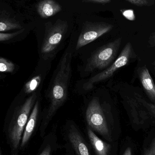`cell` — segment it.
<instances>
[{
  "mask_svg": "<svg viewBox=\"0 0 155 155\" xmlns=\"http://www.w3.org/2000/svg\"><path fill=\"white\" fill-rule=\"evenodd\" d=\"M51 147L50 145H48L40 155H51Z\"/></svg>",
  "mask_w": 155,
  "mask_h": 155,
  "instance_id": "23",
  "label": "cell"
},
{
  "mask_svg": "<svg viewBox=\"0 0 155 155\" xmlns=\"http://www.w3.org/2000/svg\"><path fill=\"white\" fill-rule=\"evenodd\" d=\"M123 15L125 18L130 20H133L135 18L133 11L126 10L123 12Z\"/></svg>",
  "mask_w": 155,
  "mask_h": 155,
  "instance_id": "21",
  "label": "cell"
},
{
  "mask_svg": "<svg viewBox=\"0 0 155 155\" xmlns=\"http://www.w3.org/2000/svg\"><path fill=\"white\" fill-rule=\"evenodd\" d=\"M22 27L16 20L12 18L6 12H1L0 17L1 32L14 29H22Z\"/></svg>",
  "mask_w": 155,
  "mask_h": 155,
  "instance_id": "13",
  "label": "cell"
},
{
  "mask_svg": "<svg viewBox=\"0 0 155 155\" xmlns=\"http://www.w3.org/2000/svg\"><path fill=\"white\" fill-rule=\"evenodd\" d=\"M71 53H65L59 64L58 70L53 80L50 92L51 103L44 121L41 125V130L45 129L49 122L67 99L68 86L71 76Z\"/></svg>",
  "mask_w": 155,
  "mask_h": 155,
  "instance_id": "1",
  "label": "cell"
},
{
  "mask_svg": "<svg viewBox=\"0 0 155 155\" xmlns=\"http://www.w3.org/2000/svg\"><path fill=\"white\" fill-rule=\"evenodd\" d=\"M66 21L58 20L54 24L46 26L45 38L41 46L42 57L48 59L51 57L57 47L60 44L68 30Z\"/></svg>",
  "mask_w": 155,
  "mask_h": 155,
  "instance_id": "5",
  "label": "cell"
},
{
  "mask_svg": "<svg viewBox=\"0 0 155 155\" xmlns=\"http://www.w3.org/2000/svg\"><path fill=\"white\" fill-rule=\"evenodd\" d=\"M90 141L97 155H108L110 145L98 137L90 127L87 128Z\"/></svg>",
  "mask_w": 155,
  "mask_h": 155,
  "instance_id": "12",
  "label": "cell"
},
{
  "mask_svg": "<svg viewBox=\"0 0 155 155\" xmlns=\"http://www.w3.org/2000/svg\"><path fill=\"white\" fill-rule=\"evenodd\" d=\"M38 12L41 17L47 18L56 15L61 11L60 4L53 0H45L40 2L37 6Z\"/></svg>",
  "mask_w": 155,
  "mask_h": 155,
  "instance_id": "11",
  "label": "cell"
},
{
  "mask_svg": "<svg viewBox=\"0 0 155 155\" xmlns=\"http://www.w3.org/2000/svg\"><path fill=\"white\" fill-rule=\"evenodd\" d=\"M123 155H132V152H131V150L130 148H127Z\"/></svg>",
  "mask_w": 155,
  "mask_h": 155,
  "instance_id": "24",
  "label": "cell"
},
{
  "mask_svg": "<svg viewBox=\"0 0 155 155\" xmlns=\"http://www.w3.org/2000/svg\"><path fill=\"white\" fill-rule=\"evenodd\" d=\"M36 98L37 95L34 93L14 111L8 131V138L13 150H16L19 146L23 130L26 127L30 116V113L35 104Z\"/></svg>",
  "mask_w": 155,
  "mask_h": 155,
  "instance_id": "2",
  "label": "cell"
},
{
  "mask_svg": "<svg viewBox=\"0 0 155 155\" xmlns=\"http://www.w3.org/2000/svg\"><path fill=\"white\" fill-rule=\"evenodd\" d=\"M113 27L112 24L105 22H85L78 39L76 49H79L96 40L111 31Z\"/></svg>",
  "mask_w": 155,
  "mask_h": 155,
  "instance_id": "7",
  "label": "cell"
},
{
  "mask_svg": "<svg viewBox=\"0 0 155 155\" xmlns=\"http://www.w3.org/2000/svg\"><path fill=\"white\" fill-rule=\"evenodd\" d=\"M152 64L154 67H155V61H153V62H152Z\"/></svg>",
  "mask_w": 155,
  "mask_h": 155,
  "instance_id": "26",
  "label": "cell"
},
{
  "mask_svg": "<svg viewBox=\"0 0 155 155\" xmlns=\"http://www.w3.org/2000/svg\"><path fill=\"white\" fill-rule=\"evenodd\" d=\"M121 41V38H118L99 48L89 59L85 71L90 73L107 68L117 58Z\"/></svg>",
  "mask_w": 155,
  "mask_h": 155,
  "instance_id": "3",
  "label": "cell"
},
{
  "mask_svg": "<svg viewBox=\"0 0 155 155\" xmlns=\"http://www.w3.org/2000/svg\"><path fill=\"white\" fill-rule=\"evenodd\" d=\"M68 138L77 155H91L83 137L74 127L70 130Z\"/></svg>",
  "mask_w": 155,
  "mask_h": 155,
  "instance_id": "9",
  "label": "cell"
},
{
  "mask_svg": "<svg viewBox=\"0 0 155 155\" xmlns=\"http://www.w3.org/2000/svg\"><path fill=\"white\" fill-rule=\"evenodd\" d=\"M148 43L152 48H155V31L152 32L148 39Z\"/></svg>",
  "mask_w": 155,
  "mask_h": 155,
  "instance_id": "22",
  "label": "cell"
},
{
  "mask_svg": "<svg viewBox=\"0 0 155 155\" xmlns=\"http://www.w3.org/2000/svg\"><path fill=\"white\" fill-rule=\"evenodd\" d=\"M135 96H136L137 99L140 102L142 103L147 108V109L149 110L150 111H151V113L154 115V116H155V105L148 103L145 100L143 99V98L140 97V95H138V94H136Z\"/></svg>",
  "mask_w": 155,
  "mask_h": 155,
  "instance_id": "18",
  "label": "cell"
},
{
  "mask_svg": "<svg viewBox=\"0 0 155 155\" xmlns=\"http://www.w3.org/2000/svg\"><path fill=\"white\" fill-rule=\"evenodd\" d=\"M39 107V101H37L33 107V109L31 113L26 127L24 130L21 144V148H23L27 144L34 131L38 116Z\"/></svg>",
  "mask_w": 155,
  "mask_h": 155,
  "instance_id": "10",
  "label": "cell"
},
{
  "mask_svg": "<svg viewBox=\"0 0 155 155\" xmlns=\"http://www.w3.org/2000/svg\"><path fill=\"white\" fill-rule=\"evenodd\" d=\"M154 71H155V67H154Z\"/></svg>",
  "mask_w": 155,
  "mask_h": 155,
  "instance_id": "27",
  "label": "cell"
},
{
  "mask_svg": "<svg viewBox=\"0 0 155 155\" xmlns=\"http://www.w3.org/2000/svg\"><path fill=\"white\" fill-rule=\"evenodd\" d=\"M144 155H155V137L152 140L149 147L145 150Z\"/></svg>",
  "mask_w": 155,
  "mask_h": 155,
  "instance_id": "19",
  "label": "cell"
},
{
  "mask_svg": "<svg viewBox=\"0 0 155 155\" xmlns=\"http://www.w3.org/2000/svg\"><path fill=\"white\" fill-rule=\"evenodd\" d=\"M137 58V55L135 53L132 44L130 42H128L115 61L107 68L91 78L88 81L84 84L83 88L86 90L91 89L95 84L111 78L116 71L128 64Z\"/></svg>",
  "mask_w": 155,
  "mask_h": 155,
  "instance_id": "4",
  "label": "cell"
},
{
  "mask_svg": "<svg viewBox=\"0 0 155 155\" xmlns=\"http://www.w3.org/2000/svg\"><path fill=\"white\" fill-rule=\"evenodd\" d=\"M24 31V29H22L18 31L17 32H14V33H5L1 32V33H0V41L1 42H3V41L9 40L14 38L15 36H17V35L20 34L21 33L23 32Z\"/></svg>",
  "mask_w": 155,
  "mask_h": 155,
  "instance_id": "17",
  "label": "cell"
},
{
  "mask_svg": "<svg viewBox=\"0 0 155 155\" xmlns=\"http://www.w3.org/2000/svg\"><path fill=\"white\" fill-rule=\"evenodd\" d=\"M0 155H2V151H1V153H0ZM12 155H17V153H14V154H12Z\"/></svg>",
  "mask_w": 155,
  "mask_h": 155,
  "instance_id": "25",
  "label": "cell"
},
{
  "mask_svg": "<svg viewBox=\"0 0 155 155\" xmlns=\"http://www.w3.org/2000/svg\"><path fill=\"white\" fill-rule=\"evenodd\" d=\"M15 68V65L11 61L4 58H0V71L2 72H12Z\"/></svg>",
  "mask_w": 155,
  "mask_h": 155,
  "instance_id": "15",
  "label": "cell"
},
{
  "mask_svg": "<svg viewBox=\"0 0 155 155\" xmlns=\"http://www.w3.org/2000/svg\"><path fill=\"white\" fill-rule=\"evenodd\" d=\"M83 2H90V3H96V4H101L102 5L109 4L111 2L110 0H85Z\"/></svg>",
  "mask_w": 155,
  "mask_h": 155,
  "instance_id": "20",
  "label": "cell"
},
{
  "mask_svg": "<svg viewBox=\"0 0 155 155\" xmlns=\"http://www.w3.org/2000/svg\"><path fill=\"white\" fill-rule=\"evenodd\" d=\"M137 74L144 91L151 101L155 103V83L146 65L139 68Z\"/></svg>",
  "mask_w": 155,
  "mask_h": 155,
  "instance_id": "8",
  "label": "cell"
},
{
  "mask_svg": "<svg viewBox=\"0 0 155 155\" xmlns=\"http://www.w3.org/2000/svg\"><path fill=\"white\" fill-rule=\"evenodd\" d=\"M86 116L88 125L91 129L108 138V127L98 98L94 97L91 100L86 110Z\"/></svg>",
  "mask_w": 155,
  "mask_h": 155,
  "instance_id": "6",
  "label": "cell"
},
{
  "mask_svg": "<svg viewBox=\"0 0 155 155\" xmlns=\"http://www.w3.org/2000/svg\"><path fill=\"white\" fill-rule=\"evenodd\" d=\"M41 81L40 76L34 77L32 79L30 80L26 83L25 87V91L26 93L29 94L36 90L39 85Z\"/></svg>",
  "mask_w": 155,
  "mask_h": 155,
  "instance_id": "14",
  "label": "cell"
},
{
  "mask_svg": "<svg viewBox=\"0 0 155 155\" xmlns=\"http://www.w3.org/2000/svg\"><path fill=\"white\" fill-rule=\"evenodd\" d=\"M126 1L130 4L139 7H149L155 4L154 0H126Z\"/></svg>",
  "mask_w": 155,
  "mask_h": 155,
  "instance_id": "16",
  "label": "cell"
}]
</instances>
